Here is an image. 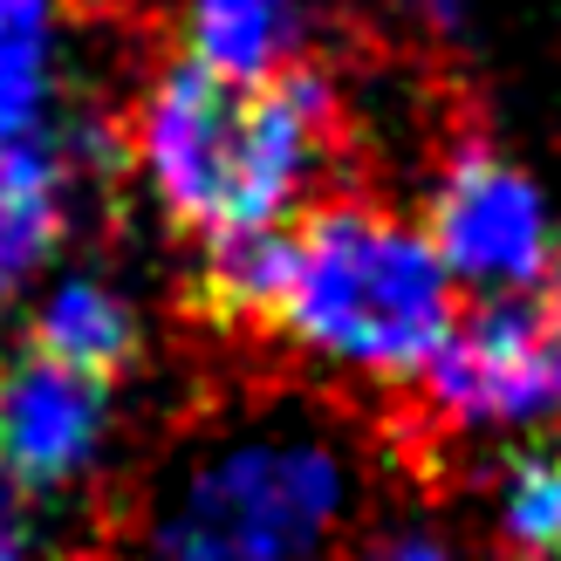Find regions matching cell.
Listing matches in <instances>:
<instances>
[{"mask_svg": "<svg viewBox=\"0 0 561 561\" xmlns=\"http://www.w3.org/2000/svg\"><path fill=\"white\" fill-rule=\"evenodd\" d=\"M350 145L343 82L301 62L274 82H219L199 62H158L130 103V164L151 206L185 233L288 227Z\"/></svg>", "mask_w": 561, "mask_h": 561, "instance_id": "6da1fadb", "label": "cell"}, {"mask_svg": "<svg viewBox=\"0 0 561 561\" xmlns=\"http://www.w3.org/2000/svg\"><path fill=\"white\" fill-rule=\"evenodd\" d=\"M350 453L288 404L192 432L145 500V561H322L350 514Z\"/></svg>", "mask_w": 561, "mask_h": 561, "instance_id": "7a4b0ae2", "label": "cell"}, {"mask_svg": "<svg viewBox=\"0 0 561 561\" xmlns=\"http://www.w3.org/2000/svg\"><path fill=\"white\" fill-rule=\"evenodd\" d=\"M459 301L425 227L377 199H322L295 219V261L274 335L335 370L417 383V370L453 335Z\"/></svg>", "mask_w": 561, "mask_h": 561, "instance_id": "3957f363", "label": "cell"}, {"mask_svg": "<svg viewBox=\"0 0 561 561\" xmlns=\"http://www.w3.org/2000/svg\"><path fill=\"white\" fill-rule=\"evenodd\" d=\"M561 411V280L486 295L417 370V417L438 432L535 425Z\"/></svg>", "mask_w": 561, "mask_h": 561, "instance_id": "277c9868", "label": "cell"}, {"mask_svg": "<svg viewBox=\"0 0 561 561\" xmlns=\"http://www.w3.org/2000/svg\"><path fill=\"white\" fill-rule=\"evenodd\" d=\"M425 240L438 267L480 295H527L561 280V233L541 185L514 158H500L486 137L445 151L425 199Z\"/></svg>", "mask_w": 561, "mask_h": 561, "instance_id": "5b68a950", "label": "cell"}, {"mask_svg": "<svg viewBox=\"0 0 561 561\" xmlns=\"http://www.w3.org/2000/svg\"><path fill=\"white\" fill-rule=\"evenodd\" d=\"M110 438V383L35 350L0 356V472L21 493L69 486Z\"/></svg>", "mask_w": 561, "mask_h": 561, "instance_id": "8992f818", "label": "cell"}, {"mask_svg": "<svg viewBox=\"0 0 561 561\" xmlns=\"http://www.w3.org/2000/svg\"><path fill=\"white\" fill-rule=\"evenodd\" d=\"M185 62L219 82H274L316 62L322 8L316 0H185Z\"/></svg>", "mask_w": 561, "mask_h": 561, "instance_id": "52a82bcc", "label": "cell"}, {"mask_svg": "<svg viewBox=\"0 0 561 561\" xmlns=\"http://www.w3.org/2000/svg\"><path fill=\"white\" fill-rule=\"evenodd\" d=\"M27 350L110 383L137 363V308L124 288H110L96 274H62L27 322Z\"/></svg>", "mask_w": 561, "mask_h": 561, "instance_id": "ba28073f", "label": "cell"}, {"mask_svg": "<svg viewBox=\"0 0 561 561\" xmlns=\"http://www.w3.org/2000/svg\"><path fill=\"white\" fill-rule=\"evenodd\" d=\"M69 227V151L48 137H0V280L35 274Z\"/></svg>", "mask_w": 561, "mask_h": 561, "instance_id": "9c48e42d", "label": "cell"}, {"mask_svg": "<svg viewBox=\"0 0 561 561\" xmlns=\"http://www.w3.org/2000/svg\"><path fill=\"white\" fill-rule=\"evenodd\" d=\"M295 227H240L213 233L199 247V308L219 329H274L280 295H288Z\"/></svg>", "mask_w": 561, "mask_h": 561, "instance_id": "30bf717a", "label": "cell"}, {"mask_svg": "<svg viewBox=\"0 0 561 561\" xmlns=\"http://www.w3.org/2000/svg\"><path fill=\"white\" fill-rule=\"evenodd\" d=\"M62 0H0V137H42L55 103Z\"/></svg>", "mask_w": 561, "mask_h": 561, "instance_id": "8fae6325", "label": "cell"}, {"mask_svg": "<svg viewBox=\"0 0 561 561\" xmlns=\"http://www.w3.org/2000/svg\"><path fill=\"white\" fill-rule=\"evenodd\" d=\"M493 535L507 561H561V445L507 459Z\"/></svg>", "mask_w": 561, "mask_h": 561, "instance_id": "7c38bea8", "label": "cell"}, {"mask_svg": "<svg viewBox=\"0 0 561 561\" xmlns=\"http://www.w3.org/2000/svg\"><path fill=\"white\" fill-rule=\"evenodd\" d=\"M0 561H35V514L8 472H0Z\"/></svg>", "mask_w": 561, "mask_h": 561, "instance_id": "4fadbf2b", "label": "cell"}, {"mask_svg": "<svg viewBox=\"0 0 561 561\" xmlns=\"http://www.w3.org/2000/svg\"><path fill=\"white\" fill-rule=\"evenodd\" d=\"M398 8L417 27H432V35H459V27H466V0H398Z\"/></svg>", "mask_w": 561, "mask_h": 561, "instance_id": "5bb4252c", "label": "cell"}, {"mask_svg": "<svg viewBox=\"0 0 561 561\" xmlns=\"http://www.w3.org/2000/svg\"><path fill=\"white\" fill-rule=\"evenodd\" d=\"M370 561H445V554H438L432 541H383Z\"/></svg>", "mask_w": 561, "mask_h": 561, "instance_id": "9a60e30c", "label": "cell"}, {"mask_svg": "<svg viewBox=\"0 0 561 561\" xmlns=\"http://www.w3.org/2000/svg\"><path fill=\"white\" fill-rule=\"evenodd\" d=\"M69 561H117V554H69Z\"/></svg>", "mask_w": 561, "mask_h": 561, "instance_id": "2e32d148", "label": "cell"}, {"mask_svg": "<svg viewBox=\"0 0 561 561\" xmlns=\"http://www.w3.org/2000/svg\"><path fill=\"white\" fill-rule=\"evenodd\" d=\"M0 295H8V280H0Z\"/></svg>", "mask_w": 561, "mask_h": 561, "instance_id": "e0dca14e", "label": "cell"}]
</instances>
